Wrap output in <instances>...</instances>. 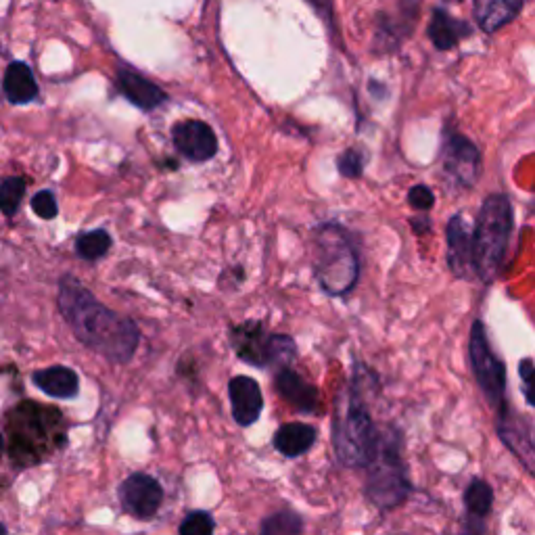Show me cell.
I'll return each instance as SVG.
<instances>
[{
  "label": "cell",
  "instance_id": "cell-16",
  "mask_svg": "<svg viewBox=\"0 0 535 535\" xmlns=\"http://www.w3.org/2000/svg\"><path fill=\"white\" fill-rule=\"evenodd\" d=\"M32 381L40 391L57 400H72L80 391L78 375L67 366H49L36 370L32 375Z\"/></svg>",
  "mask_w": 535,
  "mask_h": 535
},
{
  "label": "cell",
  "instance_id": "cell-24",
  "mask_svg": "<svg viewBox=\"0 0 535 535\" xmlns=\"http://www.w3.org/2000/svg\"><path fill=\"white\" fill-rule=\"evenodd\" d=\"M23 193H26V180L23 178L11 176L0 182V212H3L7 218L15 216L21 205Z\"/></svg>",
  "mask_w": 535,
  "mask_h": 535
},
{
  "label": "cell",
  "instance_id": "cell-35",
  "mask_svg": "<svg viewBox=\"0 0 535 535\" xmlns=\"http://www.w3.org/2000/svg\"><path fill=\"white\" fill-rule=\"evenodd\" d=\"M446 3H450V5H456V3H462V0H446Z\"/></svg>",
  "mask_w": 535,
  "mask_h": 535
},
{
  "label": "cell",
  "instance_id": "cell-5",
  "mask_svg": "<svg viewBox=\"0 0 535 535\" xmlns=\"http://www.w3.org/2000/svg\"><path fill=\"white\" fill-rule=\"evenodd\" d=\"M377 446V429L372 418L354 393L345 395V402L339 404L335 421V448L339 460L347 467H364Z\"/></svg>",
  "mask_w": 535,
  "mask_h": 535
},
{
  "label": "cell",
  "instance_id": "cell-7",
  "mask_svg": "<svg viewBox=\"0 0 535 535\" xmlns=\"http://www.w3.org/2000/svg\"><path fill=\"white\" fill-rule=\"evenodd\" d=\"M237 356L253 366H283L295 356V341L287 335H272L260 322H243L230 331Z\"/></svg>",
  "mask_w": 535,
  "mask_h": 535
},
{
  "label": "cell",
  "instance_id": "cell-32",
  "mask_svg": "<svg viewBox=\"0 0 535 535\" xmlns=\"http://www.w3.org/2000/svg\"><path fill=\"white\" fill-rule=\"evenodd\" d=\"M410 224L414 226L416 232H425V230H429V220H427V216H425V218H412Z\"/></svg>",
  "mask_w": 535,
  "mask_h": 535
},
{
  "label": "cell",
  "instance_id": "cell-9",
  "mask_svg": "<svg viewBox=\"0 0 535 535\" xmlns=\"http://www.w3.org/2000/svg\"><path fill=\"white\" fill-rule=\"evenodd\" d=\"M441 166L460 189H471L481 174V153L462 134H448L441 149Z\"/></svg>",
  "mask_w": 535,
  "mask_h": 535
},
{
  "label": "cell",
  "instance_id": "cell-26",
  "mask_svg": "<svg viewBox=\"0 0 535 535\" xmlns=\"http://www.w3.org/2000/svg\"><path fill=\"white\" fill-rule=\"evenodd\" d=\"M214 519L212 515L203 513V510H195V513L186 515L180 525V535H214Z\"/></svg>",
  "mask_w": 535,
  "mask_h": 535
},
{
  "label": "cell",
  "instance_id": "cell-22",
  "mask_svg": "<svg viewBox=\"0 0 535 535\" xmlns=\"http://www.w3.org/2000/svg\"><path fill=\"white\" fill-rule=\"evenodd\" d=\"M109 249H111V237L107 235L105 230L86 232V235L78 237V243H76L78 255L82 260H88V262L101 260L103 255H107Z\"/></svg>",
  "mask_w": 535,
  "mask_h": 535
},
{
  "label": "cell",
  "instance_id": "cell-34",
  "mask_svg": "<svg viewBox=\"0 0 535 535\" xmlns=\"http://www.w3.org/2000/svg\"><path fill=\"white\" fill-rule=\"evenodd\" d=\"M0 535H7V527L3 523H0Z\"/></svg>",
  "mask_w": 535,
  "mask_h": 535
},
{
  "label": "cell",
  "instance_id": "cell-4",
  "mask_svg": "<svg viewBox=\"0 0 535 535\" xmlns=\"http://www.w3.org/2000/svg\"><path fill=\"white\" fill-rule=\"evenodd\" d=\"M312 268L320 287L329 295L350 293L360 276V258L345 230L324 224L312 235Z\"/></svg>",
  "mask_w": 535,
  "mask_h": 535
},
{
  "label": "cell",
  "instance_id": "cell-8",
  "mask_svg": "<svg viewBox=\"0 0 535 535\" xmlns=\"http://www.w3.org/2000/svg\"><path fill=\"white\" fill-rule=\"evenodd\" d=\"M471 364L483 393L490 398L492 404L502 406L506 389V370L502 360L492 352L483 322L479 320L473 324L471 331Z\"/></svg>",
  "mask_w": 535,
  "mask_h": 535
},
{
  "label": "cell",
  "instance_id": "cell-19",
  "mask_svg": "<svg viewBox=\"0 0 535 535\" xmlns=\"http://www.w3.org/2000/svg\"><path fill=\"white\" fill-rule=\"evenodd\" d=\"M3 90L13 105H26L38 97V84L26 63H11L5 72Z\"/></svg>",
  "mask_w": 535,
  "mask_h": 535
},
{
  "label": "cell",
  "instance_id": "cell-30",
  "mask_svg": "<svg viewBox=\"0 0 535 535\" xmlns=\"http://www.w3.org/2000/svg\"><path fill=\"white\" fill-rule=\"evenodd\" d=\"M519 375L525 385V398L535 408V364L531 360H523L519 366Z\"/></svg>",
  "mask_w": 535,
  "mask_h": 535
},
{
  "label": "cell",
  "instance_id": "cell-31",
  "mask_svg": "<svg viewBox=\"0 0 535 535\" xmlns=\"http://www.w3.org/2000/svg\"><path fill=\"white\" fill-rule=\"evenodd\" d=\"M306 3H310L324 21L333 23V0H306Z\"/></svg>",
  "mask_w": 535,
  "mask_h": 535
},
{
  "label": "cell",
  "instance_id": "cell-13",
  "mask_svg": "<svg viewBox=\"0 0 535 535\" xmlns=\"http://www.w3.org/2000/svg\"><path fill=\"white\" fill-rule=\"evenodd\" d=\"M228 395L232 404V416L235 421L243 427L253 425L258 421L264 400H262V389L251 377H235L228 385Z\"/></svg>",
  "mask_w": 535,
  "mask_h": 535
},
{
  "label": "cell",
  "instance_id": "cell-2",
  "mask_svg": "<svg viewBox=\"0 0 535 535\" xmlns=\"http://www.w3.org/2000/svg\"><path fill=\"white\" fill-rule=\"evenodd\" d=\"M9 454L19 469L32 467L65 444V421L57 408L21 402L7 414Z\"/></svg>",
  "mask_w": 535,
  "mask_h": 535
},
{
  "label": "cell",
  "instance_id": "cell-6",
  "mask_svg": "<svg viewBox=\"0 0 535 535\" xmlns=\"http://www.w3.org/2000/svg\"><path fill=\"white\" fill-rule=\"evenodd\" d=\"M368 467V496L381 508L400 504L408 496V479L398 448L391 437H377L375 452L366 462Z\"/></svg>",
  "mask_w": 535,
  "mask_h": 535
},
{
  "label": "cell",
  "instance_id": "cell-10",
  "mask_svg": "<svg viewBox=\"0 0 535 535\" xmlns=\"http://www.w3.org/2000/svg\"><path fill=\"white\" fill-rule=\"evenodd\" d=\"M120 500L126 513L132 517L151 519L159 510L161 502H164V490H161V485L153 477L145 473H134L122 483Z\"/></svg>",
  "mask_w": 535,
  "mask_h": 535
},
{
  "label": "cell",
  "instance_id": "cell-33",
  "mask_svg": "<svg viewBox=\"0 0 535 535\" xmlns=\"http://www.w3.org/2000/svg\"><path fill=\"white\" fill-rule=\"evenodd\" d=\"M3 450H5V439L0 435V456H3Z\"/></svg>",
  "mask_w": 535,
  "mask_h": 535
},
{
  "label": "cell",
  "instance_id": "cell-21",
  "mask_svg": "<svg viewBox=\"0 0 535 535\" xmlns=\"http://www.w3.org/2000/svg\"><path fill=\"white\" fill-rule=\"evenodd\" d=\"M502 421H506V425L500 423V433H502V439L506 441V444L515 450V454L527 464V467L531 471H535V446L531 444V439L525 437L521 433V429L510 421V418H504L500 416Z\"/></svg>",
  "mask_w": 535,
  "mask_h": 535
},
{
  "label": "cell",
  "instance_id": "cell-28",
  "mask_svg": "<svg viewBox=\"0 0 535 535\" xmlns=\"http://www.w3.org/2000/svg\"><path fill=\"white\" fill-rule=\"evenodd\" d=\"M408 203L416 209V212H429V209L435 205V195L425 184H416L408 193Z\"/></svg>",
  "mask_w": 535,
  "mask_h": 535
},
{
  "label": "cell",
  "instance_id": "cell-15",
  "mask_svg": "<svg viewBox=\"0 0 535 535\" xmlns=\"http://www.w3.org/2000/svg\"><path fill=\"white\" fill-rule=\"evenodd\" d=\"M276 391L283 398L301 412H316L318 410V389L308 381L301 379L295 370L281 368L276 375Z\"/></svg>",
  "mask_w": 535,
  "mask_h": 535
},
{
  "label": "cell",
  "instance_id": "cell-18",
  "mask_svg": "<svg viewBox=\"0 0 535 535\" xmlns=\"http://www.w3.org/2000/svg\"><path fill=\"white\" fill-rule=\"evenodd\" d=\"M431 42L435 44V49L439 51H452L454 46L462 40L473 34L469 28V23H464L456 17H452L444 9H435L433 17L429 21V30H427Z\"/></svg>",
  "mask_w": 535,
  "mask_h": 535
},
{
  "label": "cell",
  "instance_id": "cell-17",
  "mask_svg": "<svg viewBox=\"0 0 535 535\" xmlns=\"http://www.w3.org/2000/svg\"><path fill=\"white\" fill-rule=\"evenodd\" d=\"M525 5V0H475V19L479 28L494 34L513 21Z\"/></svg>",
  "mask_w": 535,
  "mask_h": 535
},
{
  "label": "cell",
  "instance_id": "cell-3",
  "mask_svg": "<svg viewBox=\"0 0 535 535\" xmlns=\"http://www.w3.org/2000/svg\"><path fill=\"white\" fill-rule=\"evenodd\" d=\"M513 224V203L506 195H490L483 201L473 228V270L483 283H492L504 268Z\"/></svg>",
  "mask_w": 535,
  "mask_h": 535
},
{
  "label": "cell",
  "instance_id": "cell-27",
  "mask_svg": "<svg viewBox=\"0 0 535 535\" xmlns=\"http://www.w3.org/2000/svg\"><path fill=\"white\" fill-rule=\"evenodd\" d=\"M339 174L345 178H360L364 172V159L358 149H347L337 159Z\"/></svg>",
  "mask_w": 535,
  "mask_h": 535
},
{
  "label": "cell",
  "instance_id": "cell-25",
  "mask_svg": "<svg viewBox=\"0 0 535 535\" xmlns=\"http://www.w3.org/2000/svg\"><path fill=\"white\" fill-rule=\"evenodd\" d=\"M464 502H467V508L471 510L473 515H477V517H485L487 513H490L492 502H494V492H492V487L487 485L485 481H481V479H475V481L469 485L467 494H464Z\"/></svg>",
  "mask_w": 535,
  "mask_h": 535
},
{
  "label": "cell",
  "instance_id": "cell-23",
  "mask_svg": "<svg viewBox=\"0 0 535 535\" xmlns=\"http://www.w3.org/2000/svg\"><path fill=\"white\" fill-rule=\"evenodd\" d=\"M301 529H304V523H301L295 513L281 510V513H274L264 519L260 535H301Z\"/></svg>",
  "mask_w": 535,
  "mask_h": 535
},
{
  "label": "cell",
  "instance_id": "cell-14",
  "mask_svg": "<svg viewBox=\"0 0 535 535\" xmlns=\"http://www.w3.org/2000/svg\"><path fill=\"white\" fill-rule=\"evenodd\" d=\"M118 86L122 90V95L136 107H141L143 111H151L166 101L164 90L130 67H122L118 72Z\"/></svg>",
  "mask_w": 535,
  "mask_h": 535
},
{
  "label": "cell",
  "instance_id": "cell-29",
  "mask_svg": "<svg viewBox=\"0 0 535 535\" xmlns=\"http://www.w3.org/2000/svg\"><path fill=\"white\" fill-rule=\"evenodd\" d=\"M32 209H34V214L40 216L42 220H51L57 216V199L51 191H40L32 199Z\"/></svg>",
  "mask_w": 535,
  "mask_h": 535
},
{
  "label": "cell",
  "instance_id": "cell-1",
  "mask_svg": "<svg viewBox=\"0 0 535 535\" xmlns=\"http://www.w3.org/2000/svg\"><path fill=\"white\" fill-rule=\"evenodd\" d=\"M59 310L78 341L109 362L126 364L136 354L141 339L136 324L105 308L74 276L61 278Z\"/></svg>",
  "mask_w": 535,
  "mask_h": 535
},
{
  "label": "cell",
  "instance_id": "cell-12",
  "mask_svg": "<svg viewBox=\"0 0 535 535\" xmlns=\"http://www.w3.org/2000/svg\"><path fill=\"white\" fill-rule=\"evenodd\" d=\"M448 266L458 278L475 274L473 270V230L462 216L448 222Z\"/></svg>",
  "mask_w": 535,
  "mask_h": 535
},
{
  "label": "cell",
  "instance_id": "cell-20",
  "mask_svg": "<svg viewBox=\"0 0 535 535\" xmlns=\"http://www.w3.org/2000/svg\"><path fill=\"white\" fill-rule=\"evenodd\" d=\"M316 441V429L310 425L291 423L276 431L274 446L285 456H301L306 454Z\"/></svg>",
  "mask_w": 535,
  "mask_h": 535
},
{
  "label": "cell",
  "instance_id": "cell-11",
  "mask_svg": "<svg viewBox=\"0 0 535 535\" xmlns=\"http://www.w3.org/2000/svg\"><path fill=\"white\" fill-rule=\"evenodd\" d=\"M176 149L191 161H207L218 153V138L205 122L186 120L172 130Z\"/></svg>",
  "mask_w": 535,
  "mask_h": 535
}]
</instances>
